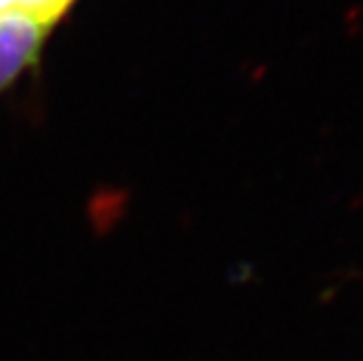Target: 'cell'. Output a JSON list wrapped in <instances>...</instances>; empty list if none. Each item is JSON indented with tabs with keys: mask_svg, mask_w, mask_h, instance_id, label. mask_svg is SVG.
Masks as SVG:
<instances>
[{
	"mask_svg": "<svg viewBox=\"0 0 363 361\" xmlns=\"http://www.w3.org/2000/svg\"><path fill=\"white\" fill-rule=\"evenodd\" d=\"M59 20L42 11H0V94L40 63L44 44Z\"/></svg>",
	"mask_w": 363,
	"mask_h": 361,
	"instance_id": "cell-1",
	"label": "cell"
}]
</instances>
